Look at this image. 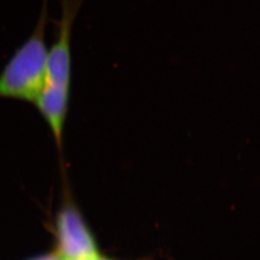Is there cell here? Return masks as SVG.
Instances as JSON below:
<instances>
[{
  "instance_id": "obj_3",
  "label": "cell",
  "mask_w": 260,
  "mask_h": 260,
  "mask_svg": "<svg viewBox=\"0 0 260 260\" xmlns=\"http://www.w3.org/2000/svg\"><path fill=\"white\" fill-rule=\"evenodd\" d=\"M57 251L63 260H92L99 255L93 235L77 209L67 205L56 220Z\"/></svg>"
},
{
  "instance_id": "obj_4",
  "label": "cell",
  "mask_w": 260,
  "mask_h": 260,
  "mask_svg": "<svg viewBox=\"0 0 260 260\" xmlns=\"http://www.w3.org/2000/svg\"><path fill=\"white\" fill-rule=\"evenodd\" d=\"M28 260H63L56 252L54 253H47V254H44V255H40L37 257L31 258Z\"/></svg>"
},
{
  "instance_id": "obj_2",
  "label": "cell",
  "mask_w": 260,
  "mask_h": 260,
  "mask_svg": "<svg viewBox=\"0 0 260 260\" xmlns=\"http://www.w3.org/2000/svg\"><path fill=\"white\" fill-rule=\"evenodd\" d=\"M48 21V0H43L32 34L17 48L0 73V99L33 103L37 100L46 81Z\"/></svg>"
},
{
  "instance_id": "obj_5",
  "label": "cell",
  "mask_w": 260,
  "mask_h": 260,
  "mask_svg": "<svg viewBox=\"0 0 260 260\" xmlns=\"http://www.w3.org/2000/svg\"><path fill=\"white\" fill-rule=\"evenodd\" d=\"M92 260H109V259H108V258H105V257H103V256H102V255H100V254H99V255H96V256H95V257H94V258H93V259H92Z\"/></svg>"
},
{
  "instance_id": "obj_1",
  "label": "cell",
  "mask_w": 260,
  "mask_h": 260,
  "mask_svg": "<svg viewBox=\"0 0 260 260\" xmlns=\"http://www.w3.org/2000/svg\"><path fill=\"white\" fill-rule=\"evenodd\" d=\"M84 0H61V19L57 37L48 49L46 81L35 104L61 143L72 86V34L76 16Z\"/></svg>"
}]
</instances>
